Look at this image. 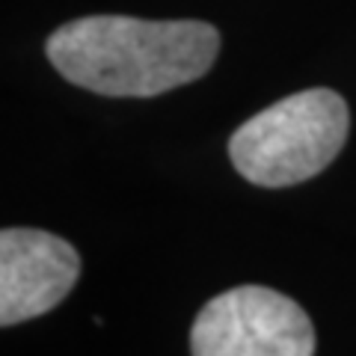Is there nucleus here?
<instances>
[{
    "instance_id": "f257e3e1",
    "label": "nucleus",
    "mask_w": 356,
    "mask_h": 356,
    "mask_svg": "<svg viewBox=\"0 0 356 356\" xmlns=\"http://www.w3.org/2000/svg\"><path fill=\"white\" fill-rule=\"evenodd\" d=\"M44 51L74 86L110 98H152L199 81L217 60L220 33L205 21L89 15L54 30Z\"/></svg>"
},
{
    "instance_id": "f03ea898",
    "label": "nucleus",
    "mask_w": 356,
    "mask_h": 356,
    "mask_svg": "<svg viewBox=\"0 0 356 356\" xmlns=\"http://www.w3.org/2000/svg\"><path fill=\"white\" fill-rule=\"evenodd\" d=\"M348 122L339 92L306 89L243 122L229 140V158L259 187L300 184L336 161L348 140Z\"/></svg>"
},
{
    "instance_id": "7ed1b4c3",
    "label": "nucleus",
    "mask_w": 356,
    "mask_h": 356,
    "mask_svg": "<svg viewBox=\"0 0 356 356\" xmlns=\"http://www.w3.org/2000/svg\"><path fill=\"white\" fill-rule=\"evenodd\" d=\"M193 356H312L315 327L291 297L238 285L208 300L191 330Z\"/></svg>"
},
{
    "instance_id": "20e7f679",
    "label": "nucleus",
    "mask_w": 356,
    "mask_h": 356,
    "mask_svg": "<svg viewBox=\"0 0 356 356\" xmlns=\"http://www.w3.org/2000/svg\"><path fill=\"white\" fill-rule=\"evenodd\" d=\"M81 255L51 232L9 226L0 235V324L39 318L74 288Z\"/></svg>"
}]
</instances>
